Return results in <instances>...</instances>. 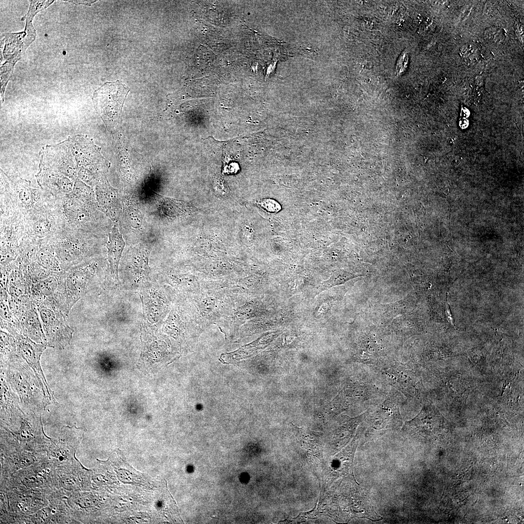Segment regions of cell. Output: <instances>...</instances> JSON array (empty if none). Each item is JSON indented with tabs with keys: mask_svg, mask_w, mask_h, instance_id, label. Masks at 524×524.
<instances>
[{
	"mask_svg": "<svg viewBox=\"0 0 524 524\" xmlns=\"http://www.w3.org/2000/svg\"><path fill=\"white\" fill-rule=\"evenodd\" d=\"M192 311L201 327L217 323L232 308L234 298L223 285L210 283L192 295Z\"/></svg>",
	"mask_w": 524,
	"mask_h": 524,
	"instance_id": "obj_2",
	"label": "cell"
},
{
	"mask_svg": "<svg viewBox=\"0 0 524 524\" xmlns=\"http://www.w3.org/2000/svg\"><path fill=\"white\" fill-rule=\"evenodd\" d=\"M93 234L65 226L58 230L45 246L57 253L64 262L84 255L92 244Z\"/></svg>",
	"mask_w": 524,
	"mask_h": 524,
	"instance_id": "obj_3",
	"label": "cell"
},
{
	"mask_svg": "<svg viewBox=\"0 0 524 524\" xmlns=\"http://www.w3.org/2000/svg\"><path fill=\"white\" fill-rule=\"evenodd\" d=\"M129 91L119 81L106 82L95 91L93 98L94 106L106 123L110 125L118 119Z\"/></svg>",
	"mask_w": 524,
	"mask_h": 524,
	"instance_id": "obj_4",
	"label": "cell"
},
{
	"mask_svg": "<svg viewBox=\"0 0 524 524\" xmlns=\"http://www.w3.org/2000/svg\"><path fill=\"white\" fill-rule=\"evenodd\" d=\"M276 203L275 201H272L271 200L266 199L263 200L260 202L261 206L265 210H266L268 212H275L278 208L276 206Z\"/></svg>",
	"mask_w": 524,
	"mask_h": 524,
	"instance_id": "obj_11",
	"label": "cell"
},
{
	"mask_svg": "<svg viewBox=\"0 0 524 524\" xmlns=\"http://www.w3.org/2000/svg\"><path fill=\"white\" fill-rule=\"evenodd\" d=\"M132 256L129 270L134 279L138 282L142 281L147 278L149 273L147 251L140 246L134 249Z\"/></svg>",
	"mask_w": 524,
	"mask_h": 524,
	"instance_id": "obj_8",
	"label": "cell"
},
{
	"mask_svg": "<svg viewBox=\"0 0 524 524\" xmlns=\"http://www.w3.org/2000/svg\"><path fill=\"white\" fill-rule=\"evenodd\" d=\"M125 242L117 227L115 225L108 233L106 246L108 258L112 277L117 279L118 265L125 246Z\"/></svg>",
	"mask_w": 524,
	"mask_h": 524,
	"instance_id": "obj_7",
	"label": "cell"
},
{
	"mask_svg": "<svg viewBox=\"0 0 524 524\" xmlns=\"http://www.w3.org/2000/svg\"><path fill=\"white\" fill-rule=\"evenodd\" d=\"M58 199L39 186L18 177L9 176L0 169V215L12 216L25 224L42 213L57 210Z\"/></svg>",
	"mask_w": 524,
	"mask_h": 524,
	"instance_id": "obj_1",
	"label": "cell"
},
{
	"mask_svg": "<svg viewBox=\"0 0 524 524\" xmlns=\"http://www.w3.org/2000/svg\"><path fill=\"white\" fill-rule=\"evenodd\" d=\"M162 212L165 215L172 217L189 213L192 207L187 202L168 198H162L160 200Z\"/></svg>",
	"mask_w": 524,
	"mask_h": 524,
	"instance_id": "obj_9",
	"label": "cell"
},
{
	"mask_svg": "<svg viewBox=\"0 0 524 524\" xmlns=\"http://www.w3.org/2000/svg\"><path fill=\"white\" fill-rule=\"evenodd\" d=\"M124 210L127 219L131 228L139 229L143 224V217L138 207L132 200H125Z\"/></svg>",
	"mask_w": 524,
	"mask_h": 524,
	"instance_id": "obj_10",
	"label": "cell"
},
{
	"mask_svg": "<svg viewBox=\"0 0 524 524\" xmlns=\"http://www.w3.org/2000/svg\"><path fill=\"white\" fill-rule=\"evenodd\" d=\"M59 200L65 226L93 234L98 222V207L68 196Z\"/></svg>",
	"mask_w": 524,
	"mask_h": 524,
	"instance_id": "obj_5",
	"label": "cell"
},
{
	"mask_svg": "<svg viewBox=\"0 0 524 524\" xmlns=\"http://www.w3.org/2000/svg\"><path fill=\"white\" fill-rule=\"evenodd\" d=\"M95 196L98 210L113 221L117 222L120 205L115 192L104 181L97 185Z\"/></svg>",
	"mask_w": 524,
	"mask_h": 524,
	"instance_id": "obj_6",
	"label": "cell"
}]
</instances>
